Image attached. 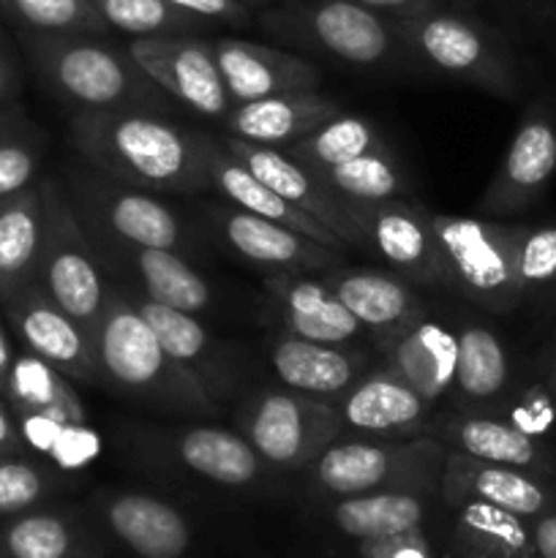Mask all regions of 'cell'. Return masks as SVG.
<instances>
[{"label": "cell", "instance_id": "cell-1", "mask_svg": "<svg viewBox=\"0 0 556 558\" xmlns=\"http://www.w3.org/2000/svg\"><path fill=\"white\" fill-rule=\"evenodd\" d=\"M69 136L82 161L107 178L158 194L210 191L207 134L145 109L74 112Z\"/></svg>", "mask_w": 556, "mask_h": 558}, {"label": "cell", "instance_id": "cell-2", "mask_svg": "<svg viewBox=\"0 0 556 558\" xmlns=\"http://www.w3.org/2000/svg\"><path fill=\"white\" fill-rule=\"evenodd\" d=\"M98 385L129 401L169 414H210V390L189 365L178 363L150 330L129 294L112 289L90 330Z\"/></svg>", "mask_w": 556, "mask_h": 558}, {"label": "cell", "instance_id": "cell-3", "mask_svg": "<svg viewBox=\"0 0 556 558\" xmlns=\"http://www.w3.org/2000/svg\"><path fill=\"white\" fill-rule=\"evenodd\" d=\"M22 49L41 85L74 112H120L145 109L169 112L164 93L140 69L129 49L93 33H25Z\"/></svg>", "mask_w": 556, "mask_h": 558}, {"label": "cell", "instance_id": "cell-4", "mask_svg": "<svg viewBox=\"0 0 556 558\" xmlns=\"http://www.w3.org/2000/svg\"><path fill=\"white\" fill-rule=\"evenodd\" d=\"M396 27L409 65L505 101H518L527 90V71L512 41L480 16L436 9L398 20Z\"/></svg>", "mask_w": 556, "mask_h": 558}, {"label": "cell", "instance_id": "cell-5", "mask_svg": "<svg viewBox=\"0 0 556 558\" xmlns=\"http://www.w3.org/2000/svg\"><path fill=\"white\" fill-rule=\"evenodd\" d=\"M262 31L278 41L368 71L409 65L396 22L352 0H287L262 11Z\"/></svg>", "mask_w": 556, "mask_h": 558}, {"label": "cell", "instance_id": "cell-6", "mask_svg": "<svg viewBox=\"0 0 556 558\" xmlns=\"http://www.w3.org/2000/svg\"><path fill=\"white\" fill-rule=\"evenodd\" d=\"M447 450L436 439H352L333 441L309 463V477L325 499L425 490L439 494Z\"/></svg>", "mask_w": 556, "mask_h": 558}, {"label": "cell", "instance_id": "cell-7", "mask_svg": "<svg viewBox=\"0 0 556 558\" xmlns=\"http://www.w3.org/2000/svg\"><path fill=\"white\" fill-rule=\"evenodd\" d=\"M447 289L488 314L523 308L516 270V223L496 218L431 216Z\"/></svg>", "mask_w": 556, "mask_h": 558}, {"label": "cell", "instance_id": "cell-8", "mask_svg": "<svg viewBox=\"0 0 556 558\" xmlns=\"http://www.w3.org/2000/svg\"><path fill=\"white\" fill-rule=\"evenodd\" d=\"M41 189L47 202V229L36 281L90 336L112 292L107 283V267L87 229L82 227L63 183L41 178Z\"/></svg>", "mask_w": 556, "mask_h": 558}, {"label": "cell", "instance_id": "cell-9", "mask_svg": "<svg viewBox=\"0 0 556 558\" xmlns=\"http://www.w3.org/2000/svg\"><path fill=\"white\" fill-rule=\"evenodd\" d=\"M240 434L273 469H309L343 434L336 403L294 390L259 392L240 414Z\"/></svg>", "mask_w": 556, "mask_h": 558}, {"label": "cell", "instance_id": "cell-10", "mask_svg": "<svg viewBox=\"0 0 556 558\" xmlns=\"http://www.w3.org/2000/svg\"><path fill=\"white\" fill-rule=\"evenodd\" d=\"M63 189L85 229L150 248L180 251L185 243L180 218L153 191L120 183L87 163H71L65 169Z\"/></svg>", "mask_w": 556, "mask_h": 558}, {"label": "cell", "instance_id": "cell-11", "mask_svg": "<svg viewBox=\"0 0 556 558\" xmlns=\"http://www.w3.org/2000/svg\"><path fill=\"white\" fill-rule=\"evenodd\" d=\"M556 178V98L537 96L523 107L505 158L478 202L483 218L529 213Z\"/></svg>", "mask_w": 556, "mask_h": 558}, {"label": "cell", "instance_id": "cell-12", "mask_svg": "<svg viewBox=\"0 0 556 558\" xmlns=\"http://www.w3.org/2000/svg\"><path fill=\"white\" fill-rule=\"evenodd\" d=\"M349 218L363 234L368 251H376L398 276L409 283L447 289L442 270L439 248H436L434 213L407 196L387 202H343Z\"/></svg>", "mask_w": 556, "mask_h": 558}, {"label": "cell", "instance_id": "cell-13", "mask_svg": "<svg viewBox=\"0 0 556 558\" xmlns=\"http://www.w3.org/2000/svg\"><path fill=\"white\" fill-rule=\"evenodd\" d=\"M125 49L164 93H169L191 112L223 120V114L234 107L218 71L213 41L191 33L140 36L131 38Z\"/></svg>", "mask_w": 556, "mask_h": 558}, {"label": "cell", "instance_id": "cell-14", "mask_svg": "<svg viewBox=\"0 0 556 558\" xmlns=\"http://www.w3.org/2000/svg\"><path fill=\"white\" fill-rule=\"evenodd\" d=\"M101 534L136 558H185L194 548V523L172 505L140 490H109L90 499Z\"/></svg>", "mask_w": 556, "mask_h": 558}, {"label": "cell", "instance_id": "cell-15", "mask_svg": "<svg viewBox=\"0 0 556 558\" xmlns=\"http://www.w3.org/2000/svg\"><path fill=\"white\" fill-rule=\"evenodd\" d=\"M439 499L445 507L461 505V501H483V505H494L512 515L534 521V518L556 512V480L447 450Z\"/></svg>", "mask_w": 556, "mask_h": 558}, {"label": "cell", "instance_id": "cell-16", "mask_svg": "<svg viewBox=\"0 0 556 558\" xmlns=\"http://www.w3.org/2000/svg\"><path fill=\"white\" fill-rule=\"evenodd\" d=\"M0 308L27 352L41 357L69 379L98 385L90 336L38 287V281L11 294Z\"/></svg>", "mask_w": 556, "mask_h": 558}, {"label": "cell", "instance_id": "cell-17", "mask_svg": "<svg viewBox=\"0 0 556 558\" xmlns=\"http://www.w3.org/2000/svg\"><path fill=\"white\" fill-rule=\"evenodd\" d=\"M207 221L234 254L278 272H327L341 267L343 251L294 232L270 218L254 216L234 205H210Z\"/></svg>", "mask_w": 556, "mask_h": 558}, {"label": "cell", "instance_id": "cell-18", "mask_svg": "<svg viewBox=\"0 0 556 558\" xmlns=\"http://www.w3.org/2000/svg\"><path fill=\"white\" fill-rule=\"evenodd\" d=\"M87 234H90L104 267H109L112 272H123V276L129 272L131 281L136 283L134 294L169 305V308L185 311V314H200V311L210 308V283L178 251L123 243V240L93 232V229H87Z\"/></svg>", "mask_w": 556, "mask_h": 558}, {"label": "cell", "instance_id": "cell-19", "mask_svg": "<svg viewBox=\"0 0 556 558\" xmlns=\"http://www.w3.org/2000/svg\"><path fill=\"white\" fill-rule=\"evenodd\" d=\"M221 142L234 158L243 161L245 169H251L254 178L270 185L278 196L292 202L294 207L314 216L322 227H327L336 238H341L347 248H365L363 234L349 218L347 205L330 189H325V183L311 169H305L303 163L294 161L283 150H276V147L251 145V142L234 140L229 134H223Z\"/></svg>", "mask_w": 556, "mask_h": 558}, {"label": "cell", "instance_id": "cell-20", "mask_svg": "<svg viewBox=\"0 0 556 558\" xmlns=\"http://www.w3.org/2000/svg\"><path fill=\"white\" fill-rule=\"evenodd\" d=\"M218 71L232 104L256 101L292 90H319L322 69L303 54L243 38L213 41Z\"/></svg>", "mask_w": 556, "mask_h": 558}, {"label": "cell", "instance_id": "cell-21", "mask_svg": "<svg viewBox=\"0 0 556 558\" xmlns=\"http://www.w3.org/2000/svg\"><path fill=\"white\" fill-rule=\"evenodd\" d=\"M349 434L374 439H414L428 428L431 403L392 368L363 374L336 403Z\"/></svg>", "mask_w": 556, "mask_h": 558}, {"label": "cell", "instance_id": "cell-22", "mask_svg": "<svg viewBox=\"0 0 556 558\" xmlns=\"http://www.w3.org/2000/svg\"><path fill=\"white\" fill-rule=\"evenodd\" d=\"M341 112H347L343 104L338 98L325 96L322 90H292L256 98V101L234 104L223 114L221 123L234 140L287 150L289 145L309 136L319 125L330 123Z\"/></svg>", "mask_w": 556, "mask_h": 558}, {"label": "cell", "instance_id": "cell-23", "mask_svg": "<svg viewBox=\"0 0 556 558\" xmlns=\"http://www.w3.org/2000/svg\"><path fill=\"white\" fill-rule=\"evenodd\" d=\"M156 456L167 458L185 474L218 488H251L265 480L267 463L256 456L243 434L216 425H194L158 441Z\"/></svg>", "mask_w": 556, "mask_h": 558}, {"label": "cell", "instance_id": "cell-24", "mask_svg": "<svg viewBox=\"0 0 556 558\" xmlns=\"http://www.w3.org/2000/svg\"><path fill=\"white\" fill-rule=\"evenodd\" d=\"M3 558H104L101 529L74 507L38 505L0 518Z\"/></svg>", "mask_w": 556, "mask_h": 558}, {"label": "cell", "instance_id": "cell-25", "mask_svg": "<svg viewBox=\"0 0 556 558\" xmlns=\"http://www.w3.org/2000/svg\"><path fill=\"white\" fill-rule=\"evenodd\" d=\"M283 330L294 338L333 347H352L363 336L360 322L336 298L325 278H303V272H278L265 281Z\"/></svg>", "mask_w": 556, "mask_h": 558}, {"label": "cell", "instance_id": "cell-26", "mask_svg": "<svg viewBox=\"0 0 556 558\" xmlns=\"http://www.w3.org/2000/svg\"><path fill=\"white\" fill-rule=\"evenodd\" d=\"M322 278L347 305L349 314L360 322V327L385 341L396 338L398 332L425 316V303L414 292L412 283L390 276V272L333 267V270L322 272Z\"/></svg>", "mask_w": 556, "mask_h": 558}, {"label": "cell", "instance_id": "cell-27", "mask_svg": "<svg viewBox=\"0 0 556 558\" xmlns=\"http://www.w3.org/2000/svg\"><path fill=\"white\" fill-rule=\"evenodd\" d=\"M436 441L445 450L463 452L478 461L505 463L556 480V452L551 445L532 439L501 414L467 412L463 417L447 420Z\"/></svg>", "mask_w": 556, "mask_h": 558}, {"label": "cell", "instance_id": "cell-28", "mask_svg": "<svg viewBox=\"0 0 556 558\" xmlns=\"http://www.w3.org/2000/svg\"><path fill=\"white\" fill-rule=\"evenodd\" d=\"M205 158L210 189H216L229 205L243 207V210L254 213V216L283 223V227L294 229V232L305 234V238L319 240V243L330 245V248L336 251H347V243H343L341 238H336L327 227H322L314 216H309V213H303L300 207H294L292 202L278 196L270 185H265L259 178H254L251 169H245L243 161L234 158L232 153L223 147L221 140L207 136Z\"/></svg>", "mask_w": 556, "mask_h": 558}, {"label": "cell", "instance_id": "cell-29", "mask_svg": "<svg viewBox=\"0 0 556 558\" xmlns=\"http://www.w3.org/2000/svg\"><path fill=\"white\" fill-rule=\"evenodd\" d=\"M458 336L452 327L423 316L387 341V368L396 371L420 398L439 401L456 385Z\"/></svg>", "mask_w": 556, "mask_h": 558}, {"label": "cell", "instance_id": "cell-30", "mask_svg": "<svg viewBox=\"0 0 556 558\" xmlns=\"http://www.w3.org/2000/svg\"><path fill=\"white\" fill-rule=\"evenodd\" d=\"M363 354L349 347L314 343L283 332L270 343V365L287 390L305 396H343L363 376Z\"/></svg>", "mask_w": 556, "mask_h": 558}, {"label": "cell", "instance_id": "cell-31", "mask_svg": "<svg viewBox=\"0 0 556 558\" xmlns=\"http://www.w3.org/2000/svg\"><path fill=\"white\" fill-rule=\"evenodd\" d=\"M47 202L41 178L0 202V305L36 281L41 259Z\"/></svg>", "mask_w": 556, "mask_h": 558}, {"label": "cell", "instance_id": "cell-32", "mask_svg": "<svg viewBox=\"0 0 556 558\" xmlns=\"http://www.w3.org/2000/svg\"><path fill=\"white\" fill-rule=\"evenodd\" d=\"M447 510L452 558H537L527 518L483 501H461Z\"/></svg>", "mask_w": 556, "mask_h": 558}, {"label": "cell", "instance_id": "cell-33", "mask_svg": "<svg viewBox=\"0 0 556 558\" xmlns=\"http://www.w3.org/2000/svg\"><path fill=\"white\" fill-rule=\"evenodd\" d=\"M456 336L458 363L452 390L463 398V403L480 407L478 412L501 407L512 390V363L499 332L478 322H467Z\"/></svg>", "mask_w": 556, "mask_h": 558}, {"label": "cell", "instance_id": "cell-34", "mask_svg": "<svg viewBox=\"0 0 556 558\" xmlns=\"http://www.w3.org/2000/svg\"><path fill=\"white\" fill-rule=\"evenodd\" d=\"M434 496L425 490H385V494L330 499V523L343 539L379 537L423 526L431 518Z\"/></svg>", "mask_w": 556, "mask_h": 558}, {"label": "cell", "instance_id": "cell-35", "mask_svg": "<svg viewBox=\"0 0 556 558\" xmlns=\"http://www.w3.org/2000/svg\"><path fill=\"white\" fill-rule=\"evenodd\" d=\"M0 398L16 417H47L71 425L85 420V407L69 385V376L31 352L16 354Z\"/></svg>", "mask_w": 556, "mask_h": 558}, {"label": "cell", "instance_id": "cell-36", "mask_svg": "<svg viewBox=\"0 0 556 558\" xmlns=\"http://www.w3.org/2000/svg\"><path fill=\"white\" fill-rule=\"evenodd\" d=\"M129 300L136 305L142 319L150 325L161 347L172 354L178 363L189 365L202 385L213 390L227 371L221 363V347L210 338V332L196 322V314H185V311L169 308V305L153 303V300L142 298V294L129 292Z\"/></svg>", "mask_w": 556, "mask_h": 558}, {"label": "cell", "instance_id": "cell-37", "mask_svg": "<svg viewBox=\"0 0 556 558\" xmlns=\"http://www.w3.org/2000/svg\"><path fill=\"white\" fill-rule=\"evenodd\" d=\"M376 147H385V142H382L374 120L363 118V114L341 112L330 123L319 125L309 136L289 145L283 153L316 174L325 172V169L341 167V163L365 156V153L376 150Z\"/></svg>", "mask_w": 556, "mask_h": 558}, {"label": "cell", "instance_id": "cell-38", "mask_svg": "<svg viewBox=\"0 0 556 558\" xmlns=\"http://www.w3.org/2000/svg\"><path fill=\"white\" fill-rule=\"evenodd\" d=\"M316 178L341 202H387L412 196L409 180L390 147H376L341 167L316 172Z\"/></svg>", "mask_w": 556, "mask_h": 558}, {"label": "cell", "instance_id": "cell-39", "mask_svg": "<svg viewBox=\"0 0 556 558\" xmlns=\"http://www.w3.org/2000/svg\"><path fill=\"white\" fill-rule=\"evenodd\" d=\"M521 300L556 325V221L516 223Z\"/></svg>", "mask_w": 556, "mask_h": 558}, {"label": "cell", "instance_id": "cell-40", "mask_svg": "<svg viewBox=\"0 0 556 558\" xmlns=\"http://www.w3.org/2000/svg\"><path fill=\"white\" fill-rule=\"evenodd\" d=\"M47 136L16 107L0 112V202L38 183Z\"/></svg>", "mask_w": 556, "mask_h": 558}, {"label": "cell", "instance_id": "cell-41", "mask_svg": "<svg viewBox=\"0 0 556 558\" xmlns=\"http://www.w3.org/2000/svg\"><path fill=\"white\" fill-rule=\"evenodd\" d=\"M0 14L25 33H93L107 36L109 25L90 0H0Z\"/></svg>", "mask_w": 556, "mask_h": 558}, {"label": "cell", "instance_id": "cell-42", "mask_svg": "<svg viewBox=\"0 0 556 558\" xmlns=\"http://www.w3.org/2000/svg\"><path fill=\"white\" fill-rule=\"evenodd\" d=\"M101 20L131 38L140 36H178L194 33L205 20L185 14L167 0H90Z\"/></svg>", "mask_w": 556, "mask_h": 558}, {"label": "cell", "instance_id": "cell-43", "mask_svg": "<svg viewBox=\"0 0 556 558\" xmlns=\"http://www.w3.org/2000/svg\"><path fill=\"white\" fill-rule=\"evenodd\" d=\"M63 480L49 463L25 456H0V518L20 515L52 501Z\"/></svg>", "mask_w": 556, "mask_h": 558}, {"label": "cell", "instance_id": "cell-44", "mask_svg": "<svg viewBox=\"0 0 556 558\" xmlns=\"http://www.w3.org/2000/svg\"><path fill=\"white\" fill-rule=\"evenodd\" d=\"M501 407H505L501 417L510 420L516 428H521L532 439L551 445V436L556 434V396L543 376L532 385L521 387V390H510Z\"/></svg>", "mask_w": 556, "mask_h": 558}, {"label": "cell", "instance_id": "cell-45", "mask_svg": "<svg viewBox=\"0 0 556 558\" xmlns=\"http://www.w3.org/2000/svg\"><path fill=\"white\" fill-rule=\"evenodd\" d=\"M167 3L205 22H229V25H249L251 22V9L238 0H167Z\"/></svg>", "mask_w": 556, "mask_h": 558}, {"label": "cell", "instance_id": "cell-46", "mask_svg": "<svg viewBox=\"0 0 556 558\" xmlns=\"http://www.w3.org/2000/svg\"><path fill=\"white\" fill-rule=\"evenodd\" d=\"M512 20L523 22L532 31L556 33V0H501Z\"/></svg>", "mask_w": 556, "mask_h": 558}, {"label": "cell", "instance_id": "cell-47", "mask_svg": "<svg viewBox=\"0 0 556 558\" xmlns=\"http://www.w3.org/2000/svg\"><path fill=\"white\" fill-rule=\"evenodd\" d=\"M352 3L365 5L387 20H412V16L428 14V11L445 9V0H352Z\"/></svg>", "mask_w": 556, "mask_h": 558}, {"label": "cell", "instance_id": "cell-48", "mask_svg": "<svg viewBox=\"0 0 556 558\" xmlns=\"http://www.w3.org/2000/svg\"><path fill=\"white\" fill-rule=\"evenodd\" d=\"M16 96H20V69H16L11 44L5 41L3 31H0V112L16 107Z\"/></svg>", "mask_w": 556, "mask_h": 558}, {"label": "cell", "instance_id": "cell-49", "mask_svg": "<svg viewBox=\"0 0 556 558\" xmlns=\"http://www.w3.org/2000/svg\"><path fill=\"white\" fill-rule=\"evenodd\" d=\"M27 441L16 425V414L0 398V456H25Z\"/></svg>", "mask_w": 556, "mask_h": 558}, {"label": "cell", "instance_id": "cell-50", "mask_svg": "<svg viewBox=\"0 0 556 558\" xmlns=\"http://www.w3.org/2000/svg\"><path fill=\"white\" fill-rule=\"evenodd\" d=\"M532 526V543L537 558H556V512L540 515L529 521Z\"/></svg>", "mask_w": 556, "mask_h": 558}, {"label": "cell", "instance_id": "cell-51", "mask_svg": "<svg viewBox=\"0 0 556 558\" xmlns=\"http://www.w3.org/2000/svg\"><path fill=\"white\" fill-rule=\"evenodd\" d=\"M540 376L548 381L551 392L556 396V330L554 336H551V341L545 343L543 354H540Z\"/></svg>", "mask_w": 556, "mask_h": 558}, {"label": "cell", "instance_id": "cell-52", "mask_svg": "<svg viewBox=\"0 0 556 558\" xmlns=\"http://www.w3.org/2000/svg\"><path fill=\"white\" fill-rule=\"evenodd\" d=\"M14 347H11V338L9 332H5V325L3 319H0V396H3V387H5V379H9V371H11V363H14Z\"/></svg>", "mask_w": 556, "mask_h": 558}, {"label": "cell", "instance_id": "cell-53", "mask_svg": "<svg viewBox=\"0 0 556 558\" xmlns=\"http://www.w3.org/2000/svg\"><path fill=\"white\" fill-rule=\"evenodd\" d=\"M238 3H243V5H265V3H270V0H238Z\"/></svg>", "mask_w": 556, "mask_h": 558}, {"label": "cell", "instance_id": "cell-54", "mask_svg": "<svg viewBox=\"0 0 556 558\" xmlns=\"http://www.w3.org/2000/svg\"><path fill=\"white\" fill-rule=\"evenodd\" d=\"M0 558H3V556H0Z\"/></svg>", "mask_w": 556, "mask_h": 558}]
</instances>
